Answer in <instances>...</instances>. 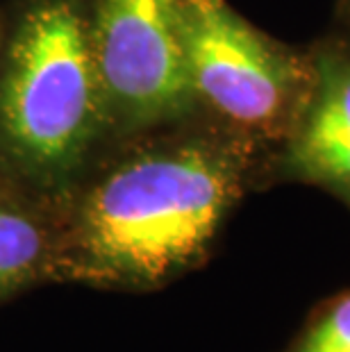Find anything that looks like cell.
<instances>
[{
	"label": "cell",
	"mask_w": 350,
	"mask_h": 352,
	"mask_svg": "<svg viewBox=\"0 0 350 352\" xmlns=\"http://www.w3.org/2000/svg\"><path fill=\"white\" fill-rule=\"evenodd\" d=\"M309 55V91L266 170L330 193L350 212V39L332 30L311 43Z\"/></svg>",
	"instance_id": "cell-5"
},
{
	"label": "cell",
	"mask_w": 350,
	"mask_h": 352,
	"mask_svg": "<svg viewBox=\"0 0 350 352\" xmlns=\"http://www.w3.org/2000/svg\"><path fill=\"white\" fill-rule=\"evenodd\" d=\"M105 116L82 0H32L14 32L0 80V132L30 173L64 175Z\"/></svg>",
	"instance_id": "cell-2"
},
{
	"label": "cell",
	"mask_w": 350,
	"mask_h": 352,
	"mask_svg": "<svg viewBox=\"0 0 350 352\" xmlns=\"http://www.w3.org/2000/svg\"><path fill=\"white\" fill-rule=\"evenodd\" d=\"M334 30L350 39V0H337V12H334Z\"/></svg>",
	"instance_id": "cell-8"
},
{
	"label": "cell",
	"mask_w": 350,
	"mask_h": 352,
	"mask_svg": "<svg viewBox=\"0 0 350 352\" xmlns=\"http://www.w3.org/2000/svg\"><path fill=\"white\" fill-rule=\"evenodd\" d=\"M180 7L182 0H94L91 46L105 111L130 130L196 116Z\"/></svg>",
	"instance_id": "cell-4"
},
{
	"label": "cell",
	"mask_w": 350,
	"mask_h": 352,
	"mask_svg": "<svg viewBox=\"0 0 350 352\" xmlns=\"http://www.w3.org/2000/svg\"><path fill=\"white\" fill-rule=\"evenodd\" d=\"M180 21L196 114L271 155L309 91V46L275 41L228 0H182Z\"/></svg>",
	"instance_id": "cell-3"
},
{
	"label": "cell",
	"mask_w": 350,
	"mask_h": 352,
	"mask_svg": "<svg viewBox=\"0 0 350 352\" xmlns=\"http://www.w3.org/2000/svg\"><path fill=\"white\" fill-rule=\"evenodd\" d=\"M280 352H350V289L318 302Z\"/></svg>",
	"instance_id": "cell-7"
},
{
	"label": "cell",
	"mask_w": 350,
	"mask_h": 352,
	"mask_svg": "<svg viewBox=\"0 0 350 352\" xmlns=\"http://www.w3.org/2000/svg\"><path fill=\"white\" fill-rule=\"evenodd\" d=\"M266 160L210 121L151 141L87 191L55 268L105 287H164L210 257Z\"/></svg>",
	"instance_id": "cell-1"
},
{
	"label": "cell",
	"mask_w": 350,
	"mask_h": 352,
	"mask_svg": "<svg viewBox=\"0 0 350 352\" xmlns=\"http://www.w3.org/2000/svg\"><path fill=\"white\" fill-rule=\"evenodd\" d=\"M55 252L43 223L0 193V300L50 271Z\"/></svg>",
	"instance_id": "cell-6"
}]
</instances>
